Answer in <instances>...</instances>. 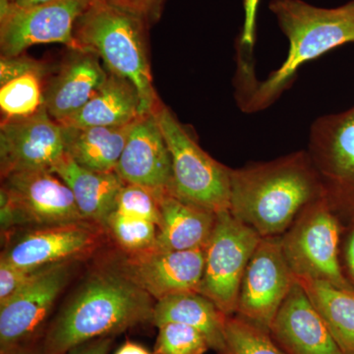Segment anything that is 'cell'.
I'll return each mask as SVG.
<instances>
[{
	"label": "cell",
	"mask_w": 354,
	"mask_h": 354,
	"mask_svg": "<svg viewBox=\"0 0 354 354\" xmlns=\"http://www.w3.org/2000/svg\"><path fill=\"white\" fill-rule=\"evenodd\" d=\"M0 354H44V353L41 348H36L31 342V344H23V346L1 351Z\"/></svg>",
	"instance_id": "37"
},
{
	"label": "cell",
	"mask_w": 354,
	"mask_h": 354,
	"mask_svg": "<svg viewBox=\"0 0 354 354\" xmlns=\"http://www.w3.org/2000/svg\"><path fill=\"white\" fill-rule=\"evenodd\" d=\"M323 196L307 151L230 171V214L261 237L281 236L307 205Z\"/></svg>",
	"instance_id": "2"
},
{
	"label": "cell",
	"mask_w": 354,
	"mask_h": 354,
	"mask_svg": "<svg viewBox=\"0 0 354 354\" xmlns=\"http://www.w3.org/2000/svg\"><path fill=\"white\" fill-rule=\"evenodd\" d=\"M44 77L30 73L0 86V108L6 120L23 118L44 106Z\"/></svg>",
	"instance_id": "25"
},
{
	"label": "cell",
	"mask_w": 354,
	"mask_h": 354,
	"mask_svg": "<svg viewBox=\"0 0 354 354\" xmlns=\"http://www.w3.org/2000/svg\"><path fill=\"white\" fill-rule=\"evenodd\" d=\"M295 281L283 255L281 236L262 237L244 272L235 315L270 333Z\"/></svg>",
	"instance_id": "10"
},
{
	"label": "cell",
	"mask_w": 354,
	"mask_h": 354,
	"mask_svg": "<svg viewBox=\"0 0 354 354\" xmlns=\"http://www.w3.org/2000/svg\"><path fill=\"white\" fill-rule=\"evenodd\" d=\"M53 172L59 176L73 193L77 207L85 221L104 225L115 206L116 198L124 181L115 171L97 172L85 169L68 155Z\"/></svg>",
	"instance_id": "19"
},
{
	"label": "cell",
	"mask_w": 354,
	"mask_h": 354,
	"mask_svg": "<svg viewBox=\"0 0 354 354\" xmlns=\"http://www.w3.org/2000/svg\"><path fill=\"white\" fill-rule=\"evenodd\" d=\"M155 301L180 293L199 292L205 248L167 251L153 248L127 253L114 264Z\"/></svg>",
	"instance_id": "12"
},
{
	"label": "cell",
	"mask_w": 354,
	"mask_h": 354,
	"mask_svg": "<svg viewBox=\"0 0 354 354\" xmlns=\"http://www.w3.org/2000/svg\"><path fill=\"white\" fill-rule=\"evenodd\" d=\"M269 7L290 43L288 57L265 80H258L252 53L236 48L234 95L246 113H259L278 101L302 65L354 43V0L335 8L311 6L304 0H272Z\"/></svg>",
	"instance_id": "1"
},
{
	"label": "cell",
	"mask_w": 354,
	"mask_h": 354,
	"mask_svg": "<svg viewBox=\"0 0 354 354\" xmlns=\"http://www.w3.org/2000/svg\"><path fill=\"white\" fill-rule=\"evenodd\" d=\"M69 50L70 55L44 88V108L58 123L75 115L109 77L94 53Z\"/></svg>",
	"instance_id": "18"
},
{
	"label": "cell",
	"mask_w": 354,
	"mask_h": 354,
	"mask_svg": "<svg viewBox=\"0 0 354 354\" xmlns=\"http://www.w3.org/2000/svg\"><path fill=\"white\" fill-rule=\"evenodd\" d=\"M48 69L46 65L38 60L32 59L24 55L16 57H4L0 59V86L13 79L24 76L26 74L35 73L46 77Z\"/></svg>",
	"instance_id": "31"
},
{
	"label": "cell",
	"mask_w": 354,
	"mask_h": 354,
	"mask_svg": "<svg viewBox=\"0 0 354 354\" xmlns=\"http://www.w3.org/2000/svg\"><path fill=\"white\" fill-rule=\"evenodd\" d=\"M48 1H51V0H16L15 3L21 7H31Z\"/></svg>",
	"instance_id": "38"
},
{
	"label": "cell",
	"mask_w": 354,
	"mask_h": 354,
	"mask_svg": "<svg viewBox=\"0 0 354 354\" xmlns=\"http://www.w3.org/2000/svg\"><path fill=\"white\" fill-rule=\"evenodd\" d=\"M46 268L26 269L0 261V304L10 299Z\"/></svg>",
	"instance_id": "30"
},
{
	"label": "cell",
	"mask_w": 354,
	"mask_h": 354,
	"mask_svg": "<svg viewBox=\"0 0 354 354\" xmlns=\"http://www.w3.org/2000/svg\"><path fill=\"white\" fill-rule=\"evenodd\" d=\"M114 354H152L148 349L136 342H125Z\"/></svg>",
	"instance_id": "36"
},
{
	"label": "cell",
	"mask_w": 354,
	"mask_h": 354,
	"mask_svg": "<svg viewBox=\"0 0 354 354\" xmlns=\"http://www.w3.org/2000/svg\"><path fill=\"white\" fill-rule=\"evenodd\" d=\"M104 232L88 221L34 227L7 247L1 260L26 269L71 262L95 251Z\"/></svg>",
	"instance_id": "14"
},
{
	"label": "cell",
	"mask_w": 354,
	"mask_h": 354,
	"mask_svg": "<svg viewBox=\"0 0 354 354\" xmlns=\"http://www.w3.org/2000/svg\"><path fill=\"white\" fill-rule=\"evenodd\" d=\"M113 344V337H101L79 344L65 354H109Z\"/></svg>",
	"instance_id": "34"
},
{
	"label": "cell",
	"mask_w": 354,
	"mask_h": 354,
	"mask_svg": "<svg viewBox=\"0 0 354 354\" xmlns=\"http://www.w3.org/2000/svg\"><path fill=\"white\" fill-rule=\"evenodd\" d=\"M65 155L64 128L50 118L44 106L28 118L2 120V178L15 172L53 171Z\"/></svg>",
	"instance_id": "11"
},
{
	"label": "cell",
	"mask_w": 354,
	"mask_h": 354,
	"mask_svg": "<svg viewBox=\"0 0 354 354\" xmlns=\"http://www.w3.org/2000/svg\"><path fill=\"white\" fill-rule=\"evenodd\" d=\"M142 111V102L136 88L127 79L109 72L102 88L80 111L59 123L62 127H118L134 122Z\"/></svg>",
	"instance_id": "21"
},
{
	"label": "cell",
	"mask_w": 354,
	"mask_h": 354,
	"mask_svg": "<svg viewBox=\"0 0 354 354\" xmlns=\"http://www.w3.org/2000/svg\"><path fill=\"white\" fill-rule=\"evenodd\" d=\"M160 196L135 184L125 183L116 198L113 211L130 218L160 223Z\"/></svg>",
	"instance_id": "29"
},
{
	"label": "cell",
	"mask_w": 354,
	"mask_h": 354,
	"mask_svg": "<svg viewBox=\"0 0 354 354\" xmlns=\"http://www.w3.org/2000/svg\"><path fill=\"white\" fill-rule=\"evenodd\" d=\"M127 6L136 7L141 10L158 16L160 12V6L162 0H118Z\"/></svg>",
	"instance_id": "35"
},
{
	"label": "cell",
	"mask_w": 354,
	"mask_h": 354,
	"mask_svg": "<svg viewBox=\"0 0 354 354\" xmlns=\"http://www.w3.org/2000/svg\"><path fill=\"white\" fill-rule=\"evenodd\" d=\"M156 18L118 0H95L74 27V37L83 50L94 53L109 72L136 88L143 113H152L160 102L147 53L149 23Z\"/></svg>",
	"instance_id": "4"
},
{
	"label": "cell",
	"mask_w": 354,
	"mask_h": 354,
	"mask_svg": "<svg viewBox=\"0 0 354 354\" xmlns=\"http://www.w3.org/2000/svg\"><path fill=\"white\" fill-rule=\"evenodd\" d=\"M102 227L125 253L149 250L157 243L158 227L152 221L130 218L113 211Z\"/></svg>",
	"instance_id": "26"
},
{
	"label": "cell",
	"mask_w": 354,
	"mask_h": 354,
	"mask_svg": "<svg viewBox=\"0 0 354 354\" xmlns=\"http://www.w3.org/2000/svg\"><path fill=\"white\" fill-rule=\"evenodd\" d=\"M156 301L114 266L93 272L44 335V354H65L84 342L152 324Z\"/></svg>",
	"instance_id": "3"
},
{
	"label": "cell",
	"mask_w": 354,
	"mask_h": 354,
	"mask_svg": "<svg viewBox=\"0 0 354 354\" xmlns=\"http://www.w3.org/2000/svg\"><path fill=\"white\" fill-rule=\"evenodd\" d=\"M95 0H51L21 7L0 0L1 57L22 55L35 44L57 43L68 50H83L74 37L77 19Z\"/></svg>",
	"instance_id": "9"
},
{
	"label": "cell",
	"mask_w": 354,
	"mask_h": 354,
	"mask_svg": "<svg viewBox=\"0 0 354 354\" xmlns=\"http://www.w3.org/2000/svg\"><path fill=\"white\" fill-rule=\"evenodd\" d=\"M115 172L125 183L141 186L158 196L169 192L171 153L153 111L132 123Z\"/></svg>",
	"instance_id": "16"
},
{
	"label": "cell",
	"mask_w": 354,
	"mask_h": 354,
	"mask_svg": "<svg viewBox=\"0 0 354 354\" xmlns=\"http://www.w3.org/2000/svg\"><path fill=\"white\" fill-rule=\"evenodd\" d=\"M339 261L344 278L354 288V221L342 225Z\"/></svg>",
	"instance_id": "33"
},
{
	"label": "cell",
	"mask_w": 354,
	"mask_h": 354,
	"mask_svg": "<svg viewBox=\"0 0 354 354\" xmlns=\"http://www.w3.org/2000/svg\"><path fill=\"white\" fill-rule=\"evenodd\" d=\"M344 354H354V290L327 281L297 279Z\"/></svg>",
	"instance_id": "24"
},
{
	"label": "cell",
	"mask_w": 354,
	"mask_h": 354,
	"mask_svg": "<svg viewBox=\"0 0 354 354\" xmlns=\"http://www.w3.org/2000/svg\"><path fill=\"white\" fill-rule=\"evenodd\" d=\"M225 335L227 354H286L274 344L269 333L236 315L225 318Z\"/></svg>",
	"instance_id": "27"
},
{
	"label": "cell",
	"mask_w": 354,
	"mask_h": 354,
	"mask_svg": "<svg viewBox=\"0 0 354 354\" xmlns=\"http://www.w3.org/2000/svg\"><path fill=\"white\" fill-rule=\"evenodd\" d=\"M269 334L286 354H344L297 281L274 317Z\"/></svg>",
	"instance_id": "17"
},
{
	"label": "cell",
	"mask_w": 354,
	"mask_h": 354,
	"mask_svg": "<svg viewBox=\"0 0 354 354\" xmlns=\"http://www.w3.org/2000/svg\"><path fill=\"white\" fill-rule=\"evenodd\" d=\"M307 152L330 209L342 223L354 221V106L317 118Z\"/></svg>",
	"instance_id": "7"
},
{
	"label": "cell",
	"mask_w": 354,
	"mask_h": 354,
	"mask_svg": "<svg viewBox=\"0 0 354 354\" xmlns=\"http://www.w3.org/2000/svg\"><path fill=\"white\" fill-rule=\"evenodd\" d=\"M2 179V188L15 209L17 225L37 227L85 221L73 193L55 172H15Z\"/></svg>",
	"instance_id": "15"
},
{
	"label": "cell",
	"mask_w": 354,
	"mask_h": 354,
	"mask_svg": "<svg viewBox=\"0 0 354 354\" xmlns=\"http://www.w3.org/2000/svg\"><path fill=\"white\" fill-rule=\"evenodd\" d=\"M153 113L171 153L169 194L215 214L230 211L232 169L205 152L162 102Z\"/></svg>",
	"instance_id": "5"
},
{
	"label": "cell",
	"mask_w": 354,
	"mask_h": 354,
	"mask_svg": "<svg viewBox=\"0 0 354 354\" xmlns=\"http://www.w3.org/2000/svg\"><path fill=\"white\" fill-rule=\"evenodd\" d=\"M160 223L156 248L167 251L205 248L215 227L216 214L172 195L160 197Z\"/></svg>",
	"instance_id": "20"
},
{
	"label": "cell",
	"mask_w": 354,
	"mask_h": 354,
	"mask_svg": "<svg viewBox=\"0 0 354 354\" xmlns=\"http://www.w3.org/2000/svg\"><path fill=\"white\" fill-rule=\"evenodd\" d=\"M10 1L15 2V1H16V0H10Z\"/></svg>",
	"instance_id": "39"
},
{
	"label": "cell",
	"mask_w": 354,
	"mask_h": 354,
	"mask_svg": "<svg viewBox=\"0 0 354 354\" xmlns=\"http://www.w3.org/2000/svg\"><path fill=\"white\" fill-rule=\"evenodd\" d=\"M342 223L325 198L310 203L281 235L283 255L297 279L327 281L354 290L339 261Z\"/></svg>",
	"instance_id": "6"
},
{
	"label": "cell",
	"mask_w": 354,
	"mask_h": 354,
	"mask_svg": "<svg viewBox=\"0 0 354 354\" xmlns=\"http://www.w3.org/2000/svg\"><path fill=\"white\" fill-rule=\"evenodd\" d=\"M261 0H243L244 20L236 48L252 53L257 32V16Z\"/></svg>",
	"instance_id": "32"
},
{
	"label": "cell",
	"mask_w": 354,
	"mask_h": 354,
	"mask_svg": "<svg viewBox=\"0 0 354 354\" xmlns=\"http://www.w3.org/2000/svg\"><path fill=\"white\" fill-rule=\"evenodd\" d=\"M158 329L153 354H204L211 349L205 335L190 326L169 322Z\"/></svg>",
	"instance_id": "28"
},
{
	"label": "cell",
	"mask_w": 354,
	"mask_h": 354,
	"mask_svg": "<svg viewBox=\"0 0 354 354\" xmlns=\"http://www.w3.org/2000/svg\"><path fill=\"white\" fill-rule=\"evenodd\" d=\"M70 278V262L48 266L0 304V353L31 344Z\"/></svg>",
	"instance_id": "13"
},
{
	"label": "cell",
	"mask_w": 354,
	"mask_h": 354,
	"mask_svg": "<svg viewBox=\"0 0 354 354\" xmlns=\"http://www.w3.org/2000/svg\"><path fill=\"white\" fill-rule=\"evenodd\" d=\"M132 123L118 127L62 125L65 152L74 162L90 171H115Z\"/></svg>",
	"instance_id": "23"
},
{
	"label": "cell",
	"mask_w": 354,
	"mask_h": 354,
	"mask_svg": "<svg viewBox=\"0 0 354 354\" xmlns=\"http://www.w3.org/2000/svg\"><path fill=\"white\" fill-rule=\"evenodd\" d=\"M227 315L209 298L199 292L180 293L156 301L152 325L176 322L190 326L206 337L209 348L218 354H227L225 326Z\"/></svg>",
	"instance_id": "22"
},
{
	"label": "cell",
	"mask_w": 354,
	"mask_h": 354,
	"mask_svg": "<svg viewBox=\"0 0 354 354\" xmlns=\"http://www.w3.org/2000/svg\"><path fill=\"white\" fill-rule=\"evenodd\" d=\"M261 239L230 211L216 214L215 227L205 247V269L199 293L227 316L236 313L242 279Z\"/></svg>",
	"instance_id": "8"
}]
</instances>
